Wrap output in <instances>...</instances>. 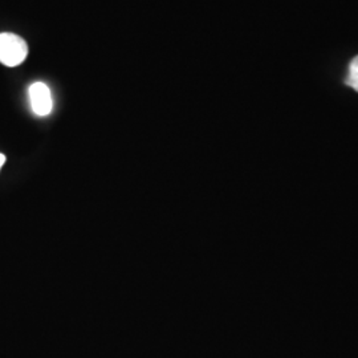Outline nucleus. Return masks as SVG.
<instances>
[{"mask_svg": "<svg viewBox=\"0 0 358 358\" xmlns=\"http://www.w3.org/2000/svg\"><path fill=\"white\" fill-rule=\"evenodd\" d=\"M26 40L11 32L0 34V63L8 68L23 64L28 56Z\"/></svg>", "mask_w": 358, "mask_h": 358, "instance_id": "nucleus-1", "label": "nucleus"}, {"mask_svg": "<svg viewBox=\"0 0 358 358\" xmlns=\"http://www.w3.org/2000/svg\"><path fill=\"white\" fill-rule=\"evenodd\" d=\"M29 101L35 115L40 117L50 115L52 112L53 101H52L51 90L48 88V85L44 83H34L29 87Z\"/></svg>", "mask_w": 358, "mask_h": 358, "instance_id": "nucleus-2", "label": "nucleus"}, {"mask_svg": "<svg viewBox=\"0 0 358 358\" xmlns=\"http://www.w3.org/2000/svg\"><path fill=\"white\" fill-rule=\"evenodd\" d=\"M345 83L348 87L358 92V56H356L349 64V72Z\"/></svg>", "mask_w": 358, "mask_h": 358, "instance_id": "nucleus-3", "label": "nucleus"}, {"mask_svg": "<svg viewBox=\"0 0 358 358\" xmlns=\"http://www.w3.org/2000/svg\"><path fill=\"white\" fill-rule=\"evenodd\" d=\"M4 164H6V155H4V154L0 153V169L3 167Z\"/></svg>", "mask_w": 358, "mask_h": 358, "instance_id": "nucleus-4", "label": "nucleus"}]
</instances>
